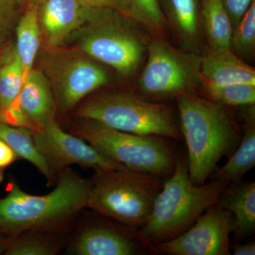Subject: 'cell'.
<instances>
[{
  "label": "cell",
  "mask_w": 255,
  "mask_h": 255,
  "mask_svg": "<svg viewBox=\"0 0 255 255\" xmlns=\"http://www.w3.org/2000/svg\"><path fill=\"white\" fill-rule=\"evenodd\" d=\"M55 189L45 195H32L9 183L0 199V233L9 238L30 231L60 232L87 208L92 179L73 169L60 172Z\"/></svg>",
  "instance_id": "6da1fadb"
},
{
  "label": "cell",
  "mask_w": 255,
  "mask_h": 255,
  "mask_svg": "<svg viewBox=\"0 0 255 255\" xmlns=\"http://www.w3.org/2000/svg\"><path fill=\"white\" fill-rule=\"evenodd\" d=\"M180 130L187 147L188 172L195 185L205 184L223 156L241 142L229 107L202 98L195 92L177 97Z\"/></svg>",
  "instance_id": "7a4b0ae2"
},
{
  "label": "cell",
  "mask_w": 255,
  "mask_h": 255,
  "mask_svg": "<svg viewBox=\"0 0 255 255\" xmlns=\"http://www.w3.org/2000/svg\"><path fill=\"white\" fill-rule=\"evenodd\" d=\"M164 180L147 222L140 229L144 242L154 246L187 231L198 218L217 204L228 184L211 179L195 185L189 177L187 157L176 156L173 172Z\"/></svg>",
  "instance_id": "3957f363"
},
{
  "label": "cell",
  "mask_w": 255,
  "mask_h": 255,
  "mask_svg": "<svg viewBox=\"0 0 255 255\" xmlns=\"http://www.w3.org/2000/svg\"><path fill=\"white\" fill-rule=\"evenodd\" d=\"M163 179L130 169L96 170L87 207L106 219L140 229L150 216Z\"/></svg>",
  "instance_id": "277c9868"
},
{
  "label": "cell",
  "mask_w": 255,
  "mask_h": 255,
  "mask_svg": "<svg viewBox=\"0 0 255 255\" xmlns=\"http://www.w3.org/2000/svg\"><path fill=\"white\" fill-rule=\"evenodd\" d=\"M118 10L99 9L73 36L79 49L113 68L122 76L133 75L141 65L149 42Z\"/></svg>",
  "instance_id": "5b68a950"
},
{
  "label": "cell",
  "mask_w": 255,
  "mask_h": 255,
  "mask_svg": "<svg viewBox=\"0 0 255 255\" xmlns=\"http://www.w3.org/2000/svg\"><path fill=\"white\" fill-rule=\"evenodd\" d=\"M80 119L95 121L121 131L179 140L182 135L168 106L154 103L128 92L100 94L76 110Z\"/></svg>",
  "instance_id": "8992f818"
},
{
  "label": "cell",
  "mask_w": 255,
  "mask_h": 255,
  "mask_svg": "<svg viewBox=\"0 0 255 255\" xmlns=\"http://www.w3.org/2000/svg\"><path fill=\"white\" fill-rule=\"evenodd\" d=\"M73 134L130 170L167 179L173 172L176 156L167 137L121 131L95 121L81 119Z\"/></svg>",
  "instance_id": "52a82bcc"
},
{
  "label": "cell",
  "mask_w": 255,
  "mask_h": 255,
  "mask_svg": "<svg viewBox=\"0 0 255 255\" xmlns=\"http://www.w3.org/2000/svg\"><path fill=\"white\" fill-rule=\"evenodd\" d=\"M147 54L137 82L143 95L177 98L201 87V54L174 48L159 36L149 42Z\"/></svg>",
  "instance_id": "ba28073f"
},
{
  "label": "cell",
  "mask_w": 255,
  "mask_h": 255,
  "mask_svg": "<svg viewBox=\"0 0 255 255\" xmlns=\"http://www.w3.org/2000/svg\"><path fill=\"white\" fill-rule=\"evenodd\" d=\"M41 68L50 82L56 107L63 111L75 108L110 82L105 68L78 48L47 47L42 55Z\"/></svg>",
  "instance_id": "9c48e42d"
},
{
  "label": "cell",
  "mask_w": 255,
  "mask_h": 255,
  "mask_svg": "<svg viewBox=\"0 0 255 255\" xmlns=\"http://www.w3.org/2000/svg\"><path fill=\"white\" fill-rule=\"evenodd\" d=\"M33 139L57 179L60 172L73 164L95 171L128 169L107 157L81 137L65 132L55 119L33 131Z\"/></svg>",
  "instance_id": "30bf717a"
},
{
  "label": "cell",
  "mask_w": 255,
  "mask_h": 255,
  "mask_svg": "<svg viewBox=\"0 0 255 255\" xmlns=\"http://www.w3.org/2000/svg\"><path fill=\"white\" fill-rule=\"evenodd\" d=\"M233 216L216 204L206 210L187 231L154 246L156 253L169 255H231Z\"/></svg>",
  "instance_id": "8fae6325"
},
{
  "label": "cell",
  "mask_w": 255,
  "mask_h": 255,
  "mask_svg": "<svg viewBox=\"0 0 255 255\" xmlns=\"http://www.w3.org/2000/svg\"><path fill=\"white\" fill-rule=\"evenodd\" d=\"M108 221L89 225L73 242L71 252L78 255H134L155 253L140 236V229Z\"/></svg>",
  "instance_id": "7c38bea8"
},
{
  "label": "cell",
  "mask_w": 255,
  "mask_h": 255,
  "mask_svg": "<svg viewBox=\"0 0 255 255\" xmlns=\"http://www.w3.org/2000/svg\"><path fill=\"white\" fill-rule=\"evenodd\" d=\"M99 9L82 4L78 0H41L38 16L47 47H59L70 39Z\"/></svg>",
  "instance_id": "4fadbf2b"
},
{
  "label": "cell",
  "mask_w": 255,
  "mask_h": 255,
  "mask_svg": "<svg viewBox=\"0 0 255 255\" xmlns=\"http://www.w3.org/2000/svg\"><path fill=\"white\" fill-rule=\"evenodd\" d=\"M166 23L181 49L201 54L202 26L201 0H158Z\"/></svg>",
  "instance_id": "5bb4252c"
},
{
  "label": "cell",
  "mask_w": 255,
  "mask_h": 255,
  "mask_svg": "<svg viewBox=\"0 0 255 255\" xmlns=\"http://www.w3.org/2000/svg\"><path fill=\"white\" fill-rule=\"evenodd\" d=\"M17 104L38 128L55 119L56 104L48 78L41 70H31L25 77Z\"/></svg>",
  "instance_id": "9a60e30c"
},
{
  "label": "cell",
  "mask_w": 255,
  "mask_h": 255,
  "mask_svg": "<svg viewBox=\"0 0 255 255\" xmlns=\"http://www.w3.org/2000/svg\"><path fill=\"white\" fill-rule=\"evenodd\" d=\"M201 78L216 85L255 84V70L231 49L207 48L201 55Z\"/></svg>",
  "instance_id": "2e32d148"
},
{
  "label": "cell",
  "mask_w": 255,
  "mask_h": 255,
  "mask_svg": "<svg viewBox=\"0 0 255 255\" xmlns=\"http://www.w3.org/2000/svg\"><path fill=\"white\" fill-rule=\"evenodd\" d=\"M217 204L232 214V233L237 241L255 231V183H233L222 193Z\"/></svg>",
  "instance_id": "e0dca14e"
},
{
  "label": "cell",
  "mask_w": 255,
  "mask_h": 255,
  "mask_svg": "<svg viewBox=\"0 0 255 255\" xmlns=\"http://www.w3.org/2000/svg\"><path fill=\"white\" fill-rule=\"evenodd\" d=\"M243 135L236 150L225 165L218 169L211 179L221 181L230 185L241 182L243 176L255 166V105L250 107L246 114Z\"/></svg>",
  "instance_id": "ac0fdd59"
},
{
  "label": "cell",
  "mask_w": 255,
  "mask_h": 255,
  "mask_svg": "<svg viewBox=\"0 0 255 255\" xmlns=\"http://www.w3.org/2000/svg\"><path fill=\"white\" fill-rule=\"evenodd\" d=\"M203 34L210 49H231L233 26L221 0H201Z\"/></svg>",
  "instance_id": "d6986e66"
},
{
  "label": "cell",
  "mask_w": 255,
  "mask_h": 255,
  "mask_svg": "<svg viewBox=\"0 0 255 255\" xmlns=\"http://www.w3.org/2000/svg\"><path fill=\"white\" fill-rule=\"evenodd\" d=\"M16 43L15 46L25 77L33 69V64L41 43V30L38 16V4L27 6L24 14L20 16L16 25Z\"/></svg>",
  "instance_id": "ffe728a7"
},
{
  "label": "cell",
  "mask_w": 255,
  "mask_h": 255,
  "mask_svg": "<svg viewBox=\"0 0 255 255\" xmlns=\"http://www.w3.org/2000/svg\"><path fill=\"white\" fill-rule=\"evenodd\" d=\"M0 137L14 150L20 159L31 162L48 180V184L56 182L43 156L37 148L33 130L28 128L0 123Z\"/></svg>",
  "instance_id": "44dd1931"
},
{
  "label": "cell",
  "mask_w": 255,
  "mask_h": 255,
  "mask_svg": "<svg viewBox=\"0 0 255 255\" xmlns=\"http://www.w3.org/2000/svg\"><path fill=\"white\" fill-rule=\"evenodd\" d=\"M60 232L26 231L11 238L6 255H55L63 248Z\"/></svg>",
  "instance_id": "7402d4cb"
},
{
  "label": "cell",
  "mask_w": 255,
  "mask_h": 255,
  "mask_svg": "<svg viewBox=\"0 0 255 255\" xmlns=\"http://www.w3.org/2000/svg\"><path fill=\"white\" fill-rule=\"evenodd\" d=\"M0 60V111L17 103L25 78L24 71L15 48Z\"/></svg>",
  "instance_id": "603a6c76"
},
{
  "label": "cell",
  "mask_w": 255,
  "mask_h": 255,
  "mask_svg": "<svg viewBox=\"0 0 255 255\" xmlns=\"http://www.w3.org/2000/svg\"><path fill=\"white\" fill-rule=\"evenodd\" d=\"M209 100L229 107L255 105V84L235 83L216 85L201 81Z\"/></svg>",
  "instance_id": "cb8c5ba5"
},
{
  "label": "cell",
  "mask_w": 255,
  "mask_h": 255,
  "mask_svg": "<svg viewBox=\"0 0 255 255\" xmlns=\"http://www.w3.org/2000/svg\"><path fill=\"white\" fill-rule=\"evenodd\" d=\"M128 16L135 23L161 37L164 33L166 21L158 0H125Z\"/></svg>",
  "instance_id": "d4e9b609"
},
{
  "label": "cell",
  "mask_w": 255,
  "mask_h": 255,
  "mask_svg": "<svg viewBox=\"0 0 255 255\" xmlns=\"http://www.w3.org/2000/svg\"><path fill=\"white\" fill-rule=\"evenodd\" d=\"M231 50L242 59H251L255 50V1L233 30Z\"/></svg>",
  "instance_id": "484cf974"
},
{
  "label": "cell",
  "mask_w": 255,
  "mask_h": 255,
  "mask_svg": "<svg viewBox=\"0 0 255 255\" xmlns=\"http://www.w3.org/2000/svg\"><path fill=\"white\" fill-rule=\"evenodd\" d=\"M18 0H0V35L6 34L16 26L20 18Z\"/></svg>",
  "instance_id": "4316f807"
},
{
  "label": "cell",
  "mask_w": 255,
  "mask_h": 255,
  "mask_svg": "<svg viewBox=\"0 0 255 255\" xmlns=\"http://www.w3.org/2000/svg\"><path fill=\"white\" fill-rule=\"evenodd\" d=\"M221 1L231 19L233 30L241 21L255 0H221Z\"/></svg>",
  "instance_id": "83f0119b"
},
{
  "label": "cell",
  "mask_w": 255,
  "mask_h": 255,
  "mask_svg": "<svg viewBox=\"0 0 255 255\" xmlns=\"http://www.w3.org/2000/svg\"><path fill=\"white\" fill-rule=\"evenodd\" d=\"M20 159L14 150L0 137V184L4 179L5 172L8 167Z\"/></svg>",
  "instance_id": "f1b7e54d"
},
{
  "label": "cell",
  "mask_w": 255,
  "mask_h": 255,
  "mask_svg": "<svg viewBox=\"0 0 255 255\" xmlns=\"http://www.w3.org/2000/svg\"><path fill=\"white\" fill-rule=\"evenodd\" d=\"M78 1L84 6L92 8V9L110 8V9H117L128 17L125 0H78Z\"/></svg>",
  "instance_id": "f546056e"
},
{
  "label": "cell",
  "mask_w": 255,
  "mask_h": 255,
  "mask_svg": "<svg viewBox=\"0 0 255 255\" xmlns=\"http://www.w3.org/2000/svg\"><path fill=\"white\" fill-rule=\"evenodd\" d=\"M231 249L234 255H255V242H251L246 244L235 245L231 247Z\"/></svg>",
  "instance_id": "4dcf8cb0"
},
{
  "label": "cell",
  "mask_w": 255,
  "mask_h": 255,
  "mask_svg": "<svg viewBox=\"0 0 255 255\" xmlns=\"http://www.w3.org/2000/svg\"><path fill=\"white\" fill-rule=\"evenodd\" d=\"M10 241L11 238L6 237L0 233V255H4L5 252L9 247Z\"/></svg>",
  "instance_id": "1f68e13d"
},
{
  "label": "cell",
  "mask_w": 255,
  "mask_h": 255,
  "mask_svg": "<svg viewBox=\"0 0 255 255\" xmlns=\"http://www.w3.org/2000/svg\"><path fill=\"white\" fill-rule=\"evenodd\" d=\"M5 36H6V34L0 35V60H1V57H2V53L4 52Z\"/></svg>",
  "instance_id": "d6a6232c"
},
{
  "label": "cell",
  "mask_w": 255,
  "mask_h": 255,
  "mask_svg": "<svg viewBox=\"0 0 255 255\" xmlns=\"http://www.w3.org/2000/svg\"><path fill=\"white\" fill-rule=\"evenodd\" d=\"M20 3H21V5L26 4L28 6V5L31 4H39L41 0H18Z\"/></svg>",
  "instance_id": "836d02e7"
}]
</instances>
